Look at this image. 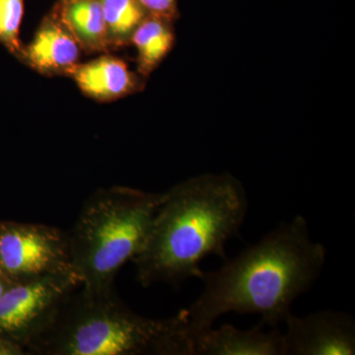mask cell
<instances>
[{
	"label": "cell",
	"mask_w": 355,
	"mask_h": 355,
	"mask_svg": "<svg viewBox=\"0 0 355 355\" xmlns=\"http://www.w3.org/2000/svg\"><path fill=\"white\" fill-rule=\"evenodd\" d=\"M81 53L73 35L51 9L42 20L31 43L24 46L21 62L44 76H67L78 64Z\"/></svg>",
	"instance_id": "8"
},
{
	"label": "cell",
	"mask_w": 355,
	"mask_h": 355,
	"mask_svg": "<svg viewBox=\"0 0 355 355\" xmlns=\"http://www.w3.org/2000/svg\"><path fill=\"white\" fill-rule=\"evenodd\" d=\"M71 77L83 94L99 102H111L137 92L144 88V78L128 69L121 58L104 55L77 64L69 70Z\"/></svg>",
	"instance_id": "9"
},
{
	"label": "cell",
	"mask_w": 355,
	"mask_h": 355,
	"mask_svg": "<svg viewBox=\"0 0 355 355\" xmlns=\"http://www.w3.org/2000/svg\"><path fill=\"white\" fill-rule=\"evenodd\" d=\"M81 284L76 270L11 284L0 296V336L27 350L50 326L65 299Z\"/></svg>",
	"instance_id": "5"
},
{
	"label": "cell",
	"mask_w": 355,
	"mask_h": 355,
	"mask_svg": "<svg viewBox=\"0 0 355 355\" xmlns=\"http://www.w3.org/2000/svg\"><path fill=\"white\" fill-rule=\"evenodd\" d=\"M69 270V233L44 224L0 225V272L11 284Z\"/></svg>",
	"instance_id": "6"
},
{
	"label": "cell",
	"mask_w": 355,
	"mask_h": 355,
	"mask_svg": "<svg viewBox=\"0 0 355 355\" xmlns=\"http://www.w3.org/2000/svg\"><path fill=\"white\" fill-rule=\"evenodd\" d=\"M249 207L241 183L228 174L203 175L166 191L141 251L132 261L144 287L179 286L200 279L207 257L228 259L225 246L239 236Z\"/></svg>",
	"instance_id": "2"
},
{
	"label": "cell",
	"mask_w": 355,
	"mask_h": 355,
	"mask_svg": "<svg viewBox=\"0 0 355 355\" xmlns=\"http://www.w3.org/2000/svg\"><path fill=\"white\" fill-rule=\"evenodd\" d=\"M110 49L130 44L132 34L148 14L139 0H101Z\"/></svg>",
	"instance_id": "13"
},
{
	"label": "cell",
	"mask_w": 355,
	"mask_h": 355,
	"mask_svg": "<svg viewBox=\"0 0 355 355\" xmlns=\"http://www.w3.org/2000/svg\"><path fill=\"white\" fill-rule=\"evenodd\" d=\"M24 6L25 0H0V43L20 60L24 50L19 38Z\"/></svg>",
	"instance_id": "14"
},
{
	"label": "cell",
	"mask_w": 355,
	"mask_h": 355,
	"mask_svg": "<svg viewBox=\"0 0 355 355\" xmlns=\"http://www.w3.org/2000/svg\"><path fill=\"white\" fill-rule=\"evenodd\" d=\"M165 193L100 189L83 203L69 233L70 260L89 291H113L119 270L141 251Z\"/></svg>",
	"instance_id": "4"
},
{
	"label": "cell",
	"mask_w": 355,
	"mask_h": 355,
	"mask_svg": "<svg viewBox=\"0 0 355 355\" xmlns=\"http://www.w3.org/2000/svg\"><path fill=\"white\" fill-rule=\"evenodd\" d=\"M11 284H11V282H9V280L7 279L1 272H0V296H1L2 293L6 291L7 287L11 286Z\"/></svg>",
	"instance_id": "17"
},
{
	"label": "cell",
	"mask_w": 355,
	"mask_h": 355,
	"mask_svg": "<svg viewBox=\"0 0 355 355\" xmlns=\"http://www.w3.org/2000/svg\"><path fill=\"white\" fill-rule=\"evenodd\" d=\"M326 260V248L311 239L305 217L282 222L218 270H202L203 291L184 310L189 340L230 312L260 315L261 327L277 328L316 282Z\"/></svg>",
	"instance_id": "1"
},
{
	"label": "cell",
	"mask_w": 355,
	"mask_h": 355,
	"mask_svg": "<svg viewBox=\"0 0 355 355\" xmlns=\"http://www.w3.org/2000/svg\"><path fill=\"white\" fill-rule=\"evenodd\" d=\"M38 355H191L184 310L167 319L137 314L114 289L79 287L28 347Z\"/></svg>",
	"instance_id": "3"
},
{
	"label": "cell",
	"mask_w": 355,
	"mask_h": 355,
	"mask_svg": "<svg viewBox=\"0 0 355 355\" xmlns=\"http://www.w3.org/2000/svg\"><path fill=\"white\" fill-rule=\"evenodd\" d=\"M282 355H354L355 320L340 311H319L286 317Z\"/></svg>",
	"instance_id": "7"
},
{
	"label": "cell",
	"mask_w": 355,
	"mask_h": 355,
	"mask_svg": "<svg viewBox=\"0 0 355 355\" xmlns=\"http://www.w3.org/2000/svg\"><path fill=\"white\" fill-rule=\"evenodd\" d=\"M148 15L173 22L178 16L177 0H139Z\"/></svg>",
	"instance_id": "15"
},
{
	"label": "cell",
	"mask_w": 355,
	"mask_h": 355,
	"mask_svg": "<svg viewBox=\"0 0 355 355\" xmlns=\"http://www.w3.org/2000/svg\"><path fill=\"white\" fill-rule=\"evenodd\" d=\"M53 11L86 53L110 50L101 0H57Z\"/></svg>",
	"instance_id": "11"
},
{
	"label": "cell",
	"mask_w": 355,
	"mask_h": 355,
	"mask_svg": "<svg viewBox=\"0 0 355 355\" xmlns=\"http://www.w3.org/2000/svg\"><path fill=\"white\" fill-rule=\"evenodd\" d=\"M190 345L191 355H282V333H265L260 324L247 331L223 324L191 336Z\"/></svg>",
	"instance_id": "10"
},
{
	"label": "cell",
	"mask_w": 355,
	"mask_h": 355,
	"mask_svg": "<svg viewBox=\"0 0 355 355\" xmlns=\"http://www.w3.org/2000/svg\"><path fill=\"white\" fill-rule=\"evenodd\" d=\"M27 354V350L19 343L0 336V355H22Z\"/></svg>",
	"instance_id": "16"
},
{
	"label": "cell",
	"mask_w": 355,
	"mask_h": 355,
	"mask_svg": "<svg viewBox=\"0 0 355 355\" xmlns=\"http://www.w3.org/2000/svg\"><path fill=\"white\" fill-rule=\"evenodd\" d=\"M174 43L172 22L147 15L130 40L137 51V73L148 76L167 57Z\"/></svg>",
	"instance_id": "12"
}]
</instances>
